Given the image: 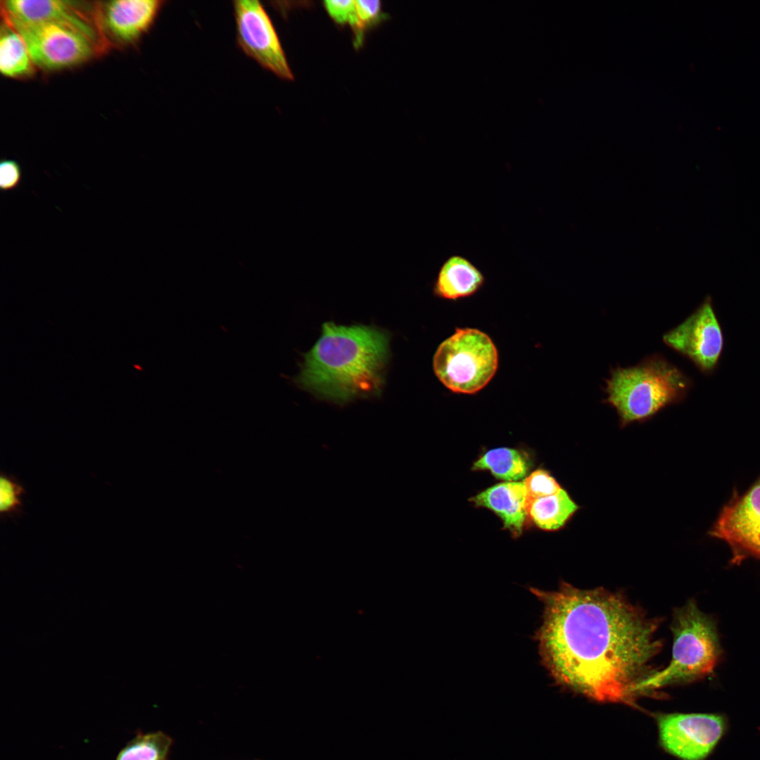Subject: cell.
Listing matches in <instances>:
<instances>
[{"mask_svg":"<svg viewBox=\"0 0 760 760\" xmlns=\"http://www.w3.org/2000/svg\"><path fill=\"white\" fill-rule=\"evenodd\" d=\"M529 590L543 604L535 640L556 683L600 702H631L642 692L662 646L657 619L602 588L562 581L557 590Z\"/></svg>","mask_w":760,"mask_h":760,"instance_id":"cell-1","label":"cell"},{"mask_svg":"<svg viewBox=\"0 0 760 760\" xmlns=\"http://www.w3.org/2000/svg\"><path fill=\"white\" fill-rule=\"evenodd\" d=\"M389 341V333L375 326L324 322L293 381L315 397L340 405L377 397L385 384Z\"/></svg>","mask_w":760,"mask_h":760,"instance_id":"cell-2","label":"cell"},{"mask_svg":"<svg viewBox=\"0 0 760 760\" xmlns=\"http://www.w3.org/2000/svg\"><path fill=\"white\" fill-rule=\"evenodd\" d=\"M603 403L617 412L621 427L642 422L666 407L684 400L692 379L659 354L635 365L612 369Z\"/></svg>","mask_w":760,"mask_h":760,"instance_id":"cell-3","label":"cell"},{"mask_svg":"<svg viewBox=\"0 0 760 760\" xmlns=\"http://www.w3.org/2000/svg\"><path fill=\"white\" fill-rule=\"evenodd\" d=\"M671 631V660L664 670L657 671L645 681L643 692L703 678L712 673L720 661L722 650L716 622L693 600L675 609Z\"/></svg>","mask_w":760,"mask_h":760,"instance_id":"cell-4","label":"cell"},{"mask_svg":"<svg viewBox=\"0 0 760 760\" xmlns=\"http://www.w3.org/2000/svg\"><path fill=\"white\" fill-rule=\"evenodd\" d=\"M498 353L492 339L474 328H458L438 347L433 368L438 380L450 391L474 394L493 378Z\"/></svg>","mask_w":760,"mask_h":760,"instance_id":"cell-5","label":"cell"},{"mask_svg":"<svg viewBox=\"0 0 760 760\" xmlns=\"http://www.w3.org/2000/svg\"><path fill=\"white\" fill-rule=\"evenodd\" d=\"M1 17L22 37L34 65L43 70L70 68L101 53L90 39L70 27L51 23H23Z\"/></svg>","mask_w":760,"mask_h":760,"instance_id":"cell-6","label":"cell"},{"mask_svg":"<svg viewBox=\"0 0 760 760\" xmlns=\"http://www.w3.org/2000/svg\"><path fill=\"white\" fill-rule=\"evenodd\" d=\"M1 15L23 23H51L75 29L97 47L100 53L110 43L103 30L101 2L59 0H6L1 1Z\"/></svg>","mask_w":760,"mask_h":760,"instance_id":"cell-7","label":"cell"},{"mask_svg":"<svg viewBox=\"0 0 760 760\" xmlns=\"http://www.w3.org/2000/svg\"><path fill=\"white\" fill-rule=\"evenodd\" d=\"M238 46L263 68L281 79L293 80L275 28L258 1L233 2Z\"/></svg>","mask_w":760,"mask_h":760,"instance_id":"cell-8","label":"cell"},{"mask_svg":"<svg viewBox=\"0 0 760 760\" xmlns=\"http://www.w3.org/2000/svg\"><path fill=\"white\" fill-rule=\"evenodd\" d=\"M663 341L703 374L713 373L721 357L724 338L711 298H706L683 322L664 334Z\"/></svg>","mask_w":760,"mask_h":760,"instance_id":"cell-9","label":"cell"},{"mask_svg":"<svg viewBox=\"0 0 760 760\" xmlns=\"http://www.w3.org/2000/svg\"><path fill=\"white\" fill-rule=\"evenodd\" d=\"M709 534L730 546L733 563L760 561V479L723 507Z\"/></svg>","mask_w":760,"mask_h":760,"instance_id":"cell-10","label":"cell"},{"mask_svg":"<svg viewBox=\"0 0 760 760\" xmlns=\"http://www.w3.org/2000/svg\"><path fill=\"white\" fill-rule=\"evenodd\" d=\"M724 720L707 714H673L659 721L660 740L671 754L682 760H702L722 736Z\"/></svg>","mask_w":760,"mask_h":760,"instance_id":"cell-11","label":"cell"},{"mask_svg":"<svg viewBox=\"0 0 760 760\" xmlns=\"http://www.w3.org/2000/svg\"><path fill=\"white\" fill-rule=\"evenodd\" d=\"M164 1L115 0L101 2V20L105 35L122 44L138 40L154 23Z\"/></svg>","mask_w":760,"mask_h":760,"instance_id":"cell-12","label":"cell"},{"mask_svg":"<svg viewBox=\"0 0 760 760\" xmlns=\"http://www.w3.org/2000/svg\"><path fill=\"white\" fill-rule=\"evenodd\" d=\"M470 500L489 509L502 521L504 528L514 536L521 534L528 517V493L523 481H505L479 493Z\"/></svg>","mask_w":760,"mask_h":760,"instance_id":"cell-13","label":"cell"},{"mask_svg":"<svg viewBox=\"0 0 760 760\" xmlns=\"http://www.w3.org/2000/svg\"><path fill=\"white\" fill-rule=\"evenodd\" d=\"M484 283L482 272L468 258L455 254L441 266L433 291L438 298L457 300L476 293Z\"/></svg>","mask_w":760,"mask_h":760,"instance_id":"cell-14","label":"cell"},{"mask_svg":"<svg viewBox=\"0 0 760 760\" xmlns=\"http://www.w3.org/2000/svg\"><path fill=\"white\" fill-rule=\"evenodd\" d=\"M579 509V506L563 488L557 493L528 500V517L545 531L562 528Z\"/></svg>","mask_w":760,"mask_h":760,"instance_id":"cell-15","label":"cell"},{"mask_svg":"<svg viewBox=\"0 0 760 760\" xmlns=\"http://www.w3.org/2000/svg\"><path fill=\"white\" fill-rule=\"evenodd\" d=\"M34 63L19 34L5 21L0 32V70L11 78H25L34 73Z\"/></svg>","mask_w":760,"mask_h":760,"instance_id":"cell-16","label":"cell"},{"mask_svg":"<svg viewBox=\"0 0 760 760\" xmlns=\"http://www.w3.org/2000/svg\"><path fill=\"white\" fill-rule=\"evenodd\" d=\"M529 468L526 457L518 450L498 448L488 450L473 464L474 470H489L497 479L518 481Z\"/></svg>","mask_w":760,"mask_h":760,"instance_id":"cell-17","label":"cell"},{"mask_svg":"<svg viewBox=\"0 0 760 760\" xmlns=\"http://www.w3.org/2000/svg\"><path fill=\"white\" fill-rule=\"evenodd\" d=\"M172 743L163 732H139L119 751L115 760H167Z\"/></svg>","mask_w":760,"mask_h":760,"instance_id":"cell-18","label":"cell"},{"mask_svg":"<svg viewBox=\"0 0 760 760\" xmlns=\"http://www.w3.org/2000/svg\"><path fill=\"white\" fill-rule=\"evenodd\" d=\"M25 489L18 480L1 472L0 476V513L1 519L22 513Z\"/></svg>","mask_w":760,"mask_h":760,"instance_id":"cell-19","label":"cell"},{"mask_svg":"<svg viewBox=\"0 0 760 760\" xmlns=\"http://www.w3.org/2000/svg\"><path fill=\"white\" fill-rule=\"evenodd\" d=\"M528 500L557 493L562 488L555 479L547 471L538 469L524 481Z\"/></svg>","mask_w":760,"mask_h":760,"instance_id":"cell-20","label":"cell"},{"mask_svg":"<svg viewBox=\"0 0 760 760\" xmlns=\"http://www.w3.org/2000/svg\"><path fill=\"white\" fill-rule=\"evenodd\" d=\"M324 7L331 18L338 24H348L360 31L355 1H325Z\"/></svg>","mask_w":760,"mask_h":760,"instance_id":"cell-21","label":"cell"},{"mask_svg":"<svg viewBox=\"0 0 760 760\" xmlns=\"http://www.w3.org/2000/svg\"><path fill=\"white\" fill-rule=\"evenodd\" d=\"M22 180L19 163L13 159H2L0 162V188L2 192L15 189Z\"/></svg>","mask_w":760,"mask_h":760,"instance_id":"cell-22","label":"cell"},{"mask_svg":"<svg viewBox=\"0 0 760 760\" xmlns=\"http://www.w3.org/2000/svg\"><path fill=\"white\" fill-rule=\"evenodd\" d=\"M357 15L359 20L360 31L375 22L380 14L381 3L379 1H355Z\"/></svg>","mask_w":760,"mask_h":760,"instance_id":"cell-23","label":"cell"}]
</instances>
